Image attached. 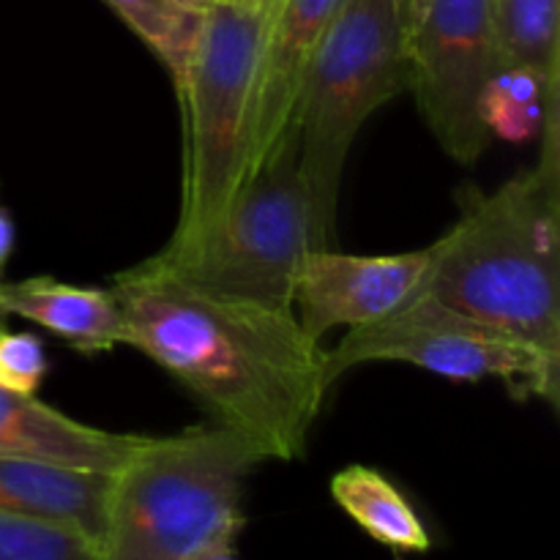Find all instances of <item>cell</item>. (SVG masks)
I'll return each instance as SVG.
<instances>
[{
  "instance_id": "obj_1",
  "label": "cell",
  "mask_w": 560,
  "mask_h": 560,
  "mask_svg": "<svg viewBox=\"0 0 560 560\" xmlns=\"http://www.w3.org/2000/svg\"><path fill=\"white\" fill-rule=\"evenodd\" d=\"M129 348L195 394L213 424L249 443L262 463H295L331 388L326 350L295 310L233 299L148 260L118 273Z\"/></svg>"
},
{
  "instance_id": "obj_2",
  "label": "cell",
  "mask_w": 560,
  "mask_h": 560,
  "mask_svg": "<svg viewBox=\"0 0 560 560\" xmlns=\"http://www.w3.org/2000/svg\"><path fill=\"white\" fill-rule=\"evenodd\" d=\"M539 142L534 167L470 195L435 241L424 290L560 361V126Z\"/></svg>"
},
{
  "instance_id": "obj_3",
  "label": "cell",
  "mask_w": 560,
  "mask_h": 560,
  "mask_svg": "<svg viewBox=\"0 0 560 560\" xmlns=\"http://www.w3.org/2000/svg\"><path fill=\"white\" fill-rule=\"evenodd\" d=\"M268 31L271 16L246 0H217L200 11L173 85L184 113V178L178 224L164 252H184L211 233L249 180Z\"/></svg>"
},
{
  "instance_id": "obj_4",
  "label": "cell",
  "mask_w": 560,
  "mask_h": 560,
  "mask_svg": "<svg viewBox=\"0 0 560 560\" xmlns=\"http://www.w3.org/2000/svg\"><path fill=\"white\" fill-rule=\"evenodd\" d=\"M260 454L219 424L153 438L113 474L102 560H191L235 545Z\"/></svg>"
},
{
  "instance_id": "obj_5",
  "label": "cell",
  "mask_w": 560,
  "mask_h": 560,
  "mask_svg": "<svg viewBox=\"0 0 560 560\" xmlns=\"http://www.w3.org/2000/svg\"><path fill=\"white\" fill-rule=\"evenodd\" d=\"M410 69L394 0H348L312 55L290 129L326 249L350 148L372 113L408 91Z\"/></svg>"
},
{
  "instance_id": "obj_6",
  "label": "cell",
  "mask_w": 560,
  "mask_h": 560,
  "mask_svg": "<svg viewBox=\"0 0 560 560\" xmlns=\"http://www.w3.org/2000/svg\"><path fill=\"white\" fill-rule=\"evenodd\" d=\"M315 249L326 246L290 129L211 233L151 260L213 293L293 310L295 284Z\"/></svg>"
},
{
  "instance_id": "obj_7",
  "label": "cell",
  "mask_w": 560,
  "mask_h": 560,
  "mask_svg": "<svg viewBox=\"0 0 560 560\" xmlns=\"http://www.w3.org/2000/svg\"><path fill=\"white\" fill-rule=\"evenodd\" d=\"M377 361L463 383L498 377L514 399L558 405V359L443 304L424 288L388 315L350 328L337 348L326 350V377L334 386L345 372Z\"/></svg>"
},
{
  "instance_id": "obj_8",
  "label": "cell",
  "mask_w": 560,
  "mask_h": 560,
  "mask_svg": "<svg viewBox=\"0 0 560 560\" xmlns=\"http://www.w3.org/2000/svg\"><path fill=\"white\" fill-rule=\"evenodd\" d=\"M410 88L427 129L454 162L476 164L492 140L481 102L501 71L492 0H432L410 42Z\"/></svg>"
},
{
  "instance_id": "obj_9",
  "label": "cell",
  "mask_w": 560,
  "mask_h": 560,
  "mask_svg": "<svg viewBox=\"0 0 560 560\" xmlns=\"http://www.w3.org/2000/svg\"><path fill=\"white\" fill-rule=\"evenodd\" d=\"M435 244L399 255H348L315 249L295 284L293 310L301 328L323 342L334 328H359L397 310L430 277Z\"/></svg>"
},
{
  "instance_id": "obj_10",
  "label": "cell",
  "mask_w": 560,
  "mask_h": 560,
  "mask_svg": "<svg viewBox=\"0 0 560 560\" xmlns=\"http://www.w3.org/2000/svg\"><path fill=\"white\" fill-rule=\"evenodd\" d=\"M345 3L348 0H282L273 14L262 52L252 173L290 131L312 55Z\"/></svg>"
},
{
  "instance_id": "obj_11",
  "label": "cell",
  "mask_w": 560,
  "mask_h": 560,
  "mask_svg": "<svg viewBox=\"0 0 560 560\" xmlns=\"http://www.w3.org/2000/svg\"><path fill=\"white\" fill-rule=\"evenodd\" d=\"M148 435L109 432L60 413L33 394L0 388V457H27L69 468L115 474Z\"/></svg>"
},
{
  "instance_id": "obj_12",
  "label": "cell",
  "mask_w": 560,
  "mask_h": 560,
  "mask_svg": "<svg viewBox=\"0 0 560 560\" xmlns=\"http://www.w3.org/2000/svg\"><path fill=\"white\" fill-rule=\"evenodd\" d=\"M113 474L27 457H0V512L42 520L102 547Z\"/></svg>"
},
{
  "instance_id": "obj_13",
  "label": "cell",
  "mask_w": 560,
  "mask_h": 560,
  "mask_svg": "<svg viewBox=\"0 0 560 560\" xmlns=\"http://www.w3.org/2000/svg\"><path fill=\"white\" fill-rule=\"evenodd\" d=\"M0 306L9 317L36 323L85 355L107 353L118 345L129 348V326L113 288H82L52 277H27L20 282H0Z\"/></svg>"
},
{
  "instance_id": "obj_14",
  "label": "cell",
  "mask_w": 560,
  "mask_h": 560,
  "mask_svg": "<svg viewBox=\"0 0 560 560\" xmlns=\"http://www.w3.org/2000/svg\"><path fill=\"white\" fill-rule=\"evenodd\" d=\"M331 498L366 536L392 550L421 556L432 547L430 530L408 498L370 465H348L334 474Z\"/></svg>"
},
{
  "instance_id": "obj_15",
  "label": "cell",
  "mask_w": 560,
  "mask_h": 560,
  "mask_svg": "<svg viewBox=\"0 0 560 560\" xmlns=\"http://www.w3.org/2000/svg\"><path fill=\"white\" fill-rule=\"evenodd\" d=\"M501 69L536 71L560 91V0H492Z\"/></svg>"
},
{
  "instance_id": "obj_16",
  "label": "cell",
  "mask_w": 560,
  "mask_h": 560,
  "mask_svg": "<svg viewBox=\"0 0 560 560\" xmlns=\"http://www.w3.org/2000/svg\"><path fill=\"white\" fill-rule=\"evenodd\" d=\"M107 5L156 55L175 85L184 74L200 11L186 9L178 0H107Z\"/></svg>"
},
{
  "instance_id": "obj_17",
  "label": "cell",
  "mask_w": 560,
  "mask_h": 560,
  "mask_svg": "<svg viewBox=\"0 0 560 560\" xmlns=\"http://www.w3.org/2000/svg\"><path fill=\"white\" fill-rule=\"evenodd\" d=\"M0 560H102V552L69 528L0 512Z\"/></svg>"
},
{
  "instance_id": "obj_18",
  "label": "cell",
  "mask_w": 560,
  "mask_h": 560,
  "mask_svg": "<svg viewBox=\"0 0 560 560\" xmlns=\"http://www.w3.org/2000/svg\"><path fill=\"white\" fill-rule=\"evenodd\" d=\"M47 370L44 342L36 334H11L0 328V388L33 397L42 388Z\"/></svg>"
},
{
  "instance_id": "obj_19",
  "label": "cell",
  "mask_w": 560,
  "mask_h": 560,
  "mask_svg": "<svg viewBox=\"0 0 560 560\" xmlns=\"http://www.w3.org/2000/svg\"><path fill=\"white\" fill-rule=\"evenodd\" d=\"M430 3L432 0H394V9H397L399 25H402L405 38H408V47L410 42H413L416 31L421 27V22H424V14L427 9H430Z\"/></svg>"
},
{
  "instance_id": "obj_20",
  "label": "cell",
  "mask_w": 560,
  "mask_h": 560,
  "mask_svg": "<svg viewBox=\"0 0 560 560\" xmlns=\"http://www.w3.org/2000/svg\"><path fill=\"white\" fill-rule=\"evenodd\" d=\"M14 222H11L9 211L0 206V282H3V271H5V262H9L11 249H14Z\"/></svg>"
},
{
  "instance_id": "obj_21",
  "label": "cell",
  "mask_w": 560,
  "mask_h": 560,
  "mask_svg": "<svg viewBox=\"0 0 560 560\" xmlns=\"http://www.w3.org/2000/svg\"><path fill=\"white\" fill-rule=\"evenodd\" d=\"M191 560H241L235 556V545H213L208 550L197 552Z\"/></svg>"
},
{
  "instance_id": "obj_22",
  "label": "cell",
  "mask_w": 560,
  "mask_h": 560,
  "mask_svg": "<svg viewBox=\"0 0 560 560\" xmlns=\"http://www.w3.org/2000/svg\"><path fill=\"white\" fill-rule=\"evenodd\" d=\"M246 3L257 5V9L262 11V14H268L273 20V14L279 11V5H282V0H246Z\"/></svg>"
},
{
  "instance_id": "obj_23",
  "label": "cell",
  "mask_w": 560,
  "mask_h": 560,
  "mask_svg": "<svg viewBox=\"0 0 560 560\" xmlns=\"http://www.w3.org/2000/svg\"><path fill=\"white\" fill-rule=\"evenodd\" d=\"M180 5H186V9H197V11H202L206 9V5H211V3H217V0H178Z\"/></svg>"
},
{
  "instance_id": "obj_24",
  "label": "cell",
  "mask_w": 560,
  "mask_h": 560,
  "mask_svg": "<svg viewBox=\"0 0 560 560\" xmlns=\"http://www.w3.org/2000/svg\"><path fill=\"white\" fill-rule=\"evenodd\" d=\"M5 320H9V315H5V310H3V306H0V328L5 326Z\"/></svg>"
}]
</instances>
